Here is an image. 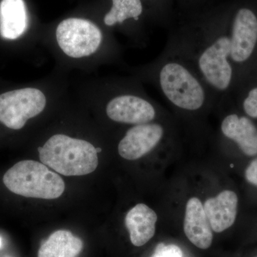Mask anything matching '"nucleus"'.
<instances>
[{
    "label": "nucleus",
    "mask_w": 257,
    "mask_h": 257,
    "mask_svg": "<svg viewBox=\"0 0 257 257\" xmlns=\"http://www.w3.org/2000/svg\"><path fill=\"white\" fill-rule=\"evenodd\" d=\"M242 109L247 116L257 118V86L248 89L242 101Z\"/></svg>",
    "instance_id": "6ab92c4d"
},
{
    "label": "nucleus",
    "mask_w": 257,
    "mask_h": 257,
    "mask_svg": "<svg viewBox=\"0 0 257 257\" xmlns=\"http://www.w3.org/2000/svg\"><path fill=\"white\" fill-rule=\"evenodd\" d=\"M182 15H189L211 6L212 0H175Z\"/></svg>",
    "instance_id": "a211bd4d"
},
{
    "label": "nucleus",
    "mask_w": 257,
    "mask_h": 257,
    "mask_svg": "<svg viewBox=\"0 0 257 257\" xmlns=\"http://www.w3.org/2000/svg\"><path fill=\"white\" fill-rule=\"evenodd\" d=\"M151 257H183V252L177 245L160 243Z\"/></svg>",
    "instance_id": "aec40b11"
},
{
    "label": "nucleus",
    "mask_w": 257,
    "mask_h": 257,
    "mask_svg": "<svg viewBox=\"0 0 257 257\" xmlns=\"http://www.w3.org/2000/svg\"><path fill=\"white\" fill-rule=\"evenodd\" d=\"M221 133L234 142L245 155H257V127L249 118L231 113L221 120Z\"/></svg>",
    "instance_id": "9d476101"
},
{
    "label": "nucleus",
    "mask_w": 257,
    "mask_h": 257,
    "mask_svg": "<svg viewBox=\"0 0 257 257\" xmlns=\"http://www.w3.org/2000/svg\"><path fill=\"white\" fill-rule=\"evenodd\" d=\"M1 244H2V240H1V238H0V246H1Z\"/></svg>",
    "instance_id": "4be33fe9"
},
{
    "label": "nucleus",
    "mask_w": 257,
    "mask_h": 257,
    "mask_svg": "<svg viewBox=\"0 0 257 257\" xmlns=\"http://www.w3.org/2000/svg\"><path fill=\"white\" fill-rule=\"evenodd\" d=\"M184 231L189 241L198 248L207 249L212 243V229L204 205L197 197L190 198L186 204Z\"/></svg>",
    "instance_id": "9b49d317"
},
{
    "label": "nucleus",
    "mask_w": 257,
    "mask_h": 257,
    "mask_svg": "<svg viewBox=\"0 0 257 257\" xmlns=\"http://www.w3.org/2000/svg\"><path fill=\"white\" fill-rule=\"evenodd\" d=\"M3 183L15 194L37 199H57L65 189L60 175L34 160L20 161L15 164L5 174Z\"/></svg>",
    "instance_id": "20e7f679"
},
{
    "label": "nucleus",
    "mask_w": 257,
    "mask_h": 257,
    "mask_svg": "<svg viewBox=\"0 0 257 257\" xmlns=\"http://www.w3.org/2000/svg\"><path fill=\"white\" fill-rule=\"evenodd\" d=\"M245 178L248 183L257 187V158L248 166L245 171Z\"/></svg>",
    "instance_id": "412c9836"
},
{
    "label": "nucleus",
    "mask_w": 257,
    "mask_h": 257,
    "mask_svg": "<svg viewBox=\"0 0 257 257\" xmlns=\"http://www.w3.org/2000/svg\"><path fill=\"white\" fill-rule=\"evenodd\" d=\"M147 75L177 110L197 114L219 104L215 94L197 71L168 44L147 67Z\"/></svg>",
    "instance_id": "f03ea898"
},
{
    "label": "nucleus",
    "mask_w": 257,
    "mask_h": 257,
    "mask_svg": "<svg viewBox=\"0 0 257 257\" xmlns=\"http://www.w3.org/2000/svg\"><path fill=\"white\" fill-rule=\"evenodd\" d=\"M157 219V213L145 204H137L128 211L125 225L133 245L143 246L153 237Z\"/></svg>",
    "instance_id": "ddd939ff"
},
{
    "label": "nucleus",
    "mask_w": 257,
    "mask_h": 257,
    "mask_svg": "<svg viewBox=\"0 0 257 257\" xmlns=\"http://www.w3.org/2000/svg\"><path fill=\"white\" fill-rule=\"evenodd\" d=\"M47 99L36 88H24L0 94V122L11 130L23 128L28 119L41 114Z\"/></svg>",
    "instance_id": "0eeeda50"
},
{
    "label": "nucleus",
    "mask_w": 257,
    "mask_h": 257,
    "mask_svg": "<svg viewBox=\"0 0 257 257\" xmlns=\"http://www.w3.org/2000/svg\"><path fill=\"white\" fill-rule=\"evenodd\" d=\"M238 197L231 190H224L209 198L204 204V211L212 231L221 233L231 227L237 215Z\"/></svg>",
    "instance_id": "f8f14e48"
},
{
    "label": "nucleus",
    "mask_w": 257,
    "mask_h": 257,
    "mask_svg": "<svg viewBox=\"0 0 257 257\" xmlns=\"http://www.w3.org/2000/svg\"><path fill=\"white\" fill-rule=\"evenodd\" d=\"M38 152L42 164L67 177L89 175L98 166V152L92 144L67 135L51 137Z\"/></svg>",
    "instance_id": "7ed1b4c3"
},
{
    "label": "nucleus",
    "mask_w": 257,
    "mask_h": 257,
    "mask_svg": "<svg viewBox=\"0 0 257 257\" xmlns=\"http://www.w3.org/2000/svg\"><path fill=\"white\" fill-rule=\"evenodd\" d=\"M82 248V239L67 230H58L42 243L38 257H77Z\"/></svg>",
    "instance_id": "2eb2a0df"
},
{
    "label": "nucleus",
    "mask_w": 257,
    "mask_h": 257,
    "mask_svg": "<svg viewBox=\"0 0 257 257\" xmlns=\"http://www.w3.org/2000/svg\"><path fill=\"white\" fill-rule=\"evenodd\" d=\"M56 38L62 52L72 58H82L95 53L102 42V32L87 20L68 18L59 24Z\"/></svg>",
    "instance_id": "423d86ee"
},
{
    "label": "nucleus",
    "mask_w": 257,
    "mask_h": 257,
    "mask_svg": "<svg viewBox=\"0 0 257 257\" xmlns=\"http://www.w3.org/2000/svg\"><path fill=\"white\" fill-rule=\"evenodd\" d=\"M28 18L24 0H2L0 3V35L16 40L28 28Z\"/></svg>",
    "instance_id": "4468645a"
},
{
    "label": "nucleus",
    "mask_w": 257,
    "mask_h": 257,
    "mask_svg": "<svg viewBox=\"0 0 257 257\" xmlns=\"http://www.w3.org/2000/svg\"><path fill=\"white\" fill-rule=\"evenodd\" d=\"M148 16L163 28L173 26L175 0H143Z\"/></svg>",
    "instance_id": "f3484780"
},
{
    "label": "nucleus",
    "mask_w": 257,
    "mask_h": 257,
    "mask_svg": "<svg viewBox=\"0 0 257 257\" xmlns=\"http://www.w3.org/2000/svg\"><path fill=\"white\" fill-rule=\"evenodd\" d=\"M227 27L231 46L230 60L235 72L237 66L247 64L256 52L257 15L248 7L232 9L228 6Z\"/></svg>",
    "instance_id": "39448f33"
},
{
    "label": "nucleus",
    "mask_w": 257,
    "mask_h": 257,
    "mask_svg": "<svg viewBox=\"0 0 257 257\" xmlns=\"http://www.w3.org/2000/svg\"><path fill=\"white\" fill-rule=\"evenodd\" d=\"M161 109L148 96L136 92H123L113 96L106 106L108 117L125 124H142L156 121Z\"/></svg>",
    "instance_id": "6e6552de"
},
{
    "label": "nucleus",
    "mask_w": 257,
    "mask_h": 257,
    "mask_svg": "<svg viewBox=\"0 0 257 257\" xmlns=\"http://www.w3.org/2000/svg\"><path fill=\"white\" fill-rule=\"evenodd\" d=\"M227 19L228 6L222 4L184 15L178 25L171 28L167 42L192 64L219 102L236 82Z\"/></svg>",
    "instance_id": "f257e3e1"
},
{
    "label": "nucleus",
    "mask_w": 257,
    "mask_h": 257,
    "mask_svg": "<svg viewBox=\"0 0 257 257\" xmlns=\"http://www.w3.org/2000/svg\"><path fill=\"white\" fill-rule=\"evenodd\" d=\"M111 6L104 18L107 27L138 25L145 14L148 15L143 0H111Z\"/></svg>",
    "instance_id": "dca6fc26"
},
{
    "label": "nucleus",
    "mask_w": 257,
    "mask_h": 257,
    "mask_svg": "<svg viewBox=\"0 0 257 257\" xmlns=\"http://www.w3.org/2000/svg\"><path fill=\"white\" fill-rule=\"evenodd\" d=\"M166 133L167 128L160 121L134 125L119 141V155L125 160H138L160 145Z\"/></svg>",
    "instance_id": "1a4fd4ad"
}]
</instances>
